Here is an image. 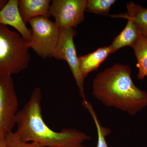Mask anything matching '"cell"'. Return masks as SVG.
<instances>
[{
	"instance_id": "14",
	"label": "cell",
	"mask_w": 147,
	"mask_h": 147,
	"mask_svg": "<svg viewBox=\"0 0 147 147\" xmlns=\"http://www.w3.org/2000/svg\"><path fill=\"white\" fill-rule=\"evenodd\" d=\"M82 105L90 114L96 127L98 135L97 144L96 147H108L105 138L111 133V130L100 124L96 113L90 102L87 100H83Z\"/></svg>"
},
{
	"instance_id": "16",
	"label": "cell",
	"mask_w": 147,
	"mask_h": 147,
	"mask_svg": "<svg viewBox=\"0 0 147 147\" xmlns=\"http://www.w3.org/2000/svg\"><path fill=\"white\" fill-rule=\"evenodd\" d=\"M5 147H42L38 143L25 142L20 139L16 132H11L5 136Z\"/></svg>"
},
{
	"instance_id": "10",
	"label": "cell",
	"mask_w": 147,
	"mask_h": 147,
	"mask_svg": "<svg viewBox=\"0 0 147 147\" xmlns=\"http://www.w3.org/2000/svg\"><path fill=\"white\" fill-rule=\"evenodd\" d=\"M111 54L110 47H100L94 52L79 57V67L83 78L85 79L88 74L97 70L99 66Z\"/></svg>"
},
{
	"instance_id": "2",
	"label": "cell",
	"mask_w": 147,
	"mask_h": 147,
	"mask_svg": "<svg viewBox=\"0 0 147 147\" xmlns=\"http://www.w3.org/2000/svg\"><path fill=\"white\" fill-rule=\"evenodd\" d=\"M42 94L35 88L28 102L16 115V134L25 142H35L42 147H86L90 140L86 133L75 129L65 128L60 132L53 131L45 123L41 113Z\"/></svg>"
},
{
	"instance_id": "1",
	"label": "cell",
	"mask_w": 147,
	"mask_h": 147,
	"mask_svg": "<svg viewBox=\"0 0 147 147\" xmlns=\"http://www.w3.org/2000/svg\"><path fill=\"white\" fill-rule=\"evenodd\" d=\"M131 67L117 63L98 74L94 79L92 94L103 105L136 115L147 107V92L135 86Z\"/></svg>"
},
{
	"instance_id": "4",
	"label": "cell",
	"mask_w": 147,
	"mask_h": 147,
	"mask_svg": "<svg viewBox=\"0 0 147 147\" xmlns=\"http://www.w3.org/2000/svg\"><path fill=\"white\" fill-rule=\"evenodd\" d=\"M28 23L32 28L30 48L41 58L51 57L57 43L60 29L55 22L47 17H36L29 20Z\"/></svg>"
},
{
	"instance_id": "18",
	"label": "cell",
	"mask_w": 147,
	"mask_h": 147,
	"mask_svg": "<svg viewBox=\"0 0 147 147\" xmlns=\"http://www.w3.org/2000/svg\"><path fill=\"white\" fill-rule=\"evenodd\" d=\"M7 2V0H0V10L4 6Z\"/></svg>"
},
{
	"instance_id": "7",
	"label": "cell",
	"mask_w": 147,
	"mask_h": 147,
	"mask_svg": "<svg viewBox=\"0 0 147 147\" xmlns=\"http://www.w3.org/2000/svg\"><path fill=\"white\" fill-rule=\"evenodd\" d=\"M86 0H53L49 9L50 16L55 19L59 29L76 28L83 22Z\"/></svg>"
},
{
	"instance_id": "3",
	"label": "cell",
	"mask_w": 147,
	"mask_h": 147,
	"mask_svg": "<svg viewBox=\"0 0 147 147\" xmlns=\"http://www.w3.org/2000/svg\"><path fill=\"white\" fill-rule=\"evenodd\" d=\"M30 48L18 33L0 24V75L11 76L26 69L30 59Z\"/></svg>"
},
{
	"instance_id": "12",
	"label": "cell",
	"mask_w": 147,
	"mask_h": 147,
	"mask_svg": "<svg viewBox=\"0 0 147 147\" xmlns=\"http://www.w3.org/2000/svg\"><path fill=\"white\" fill-rule=\"evenodd\" d=\"M139 33L134 22L131 19H127L125 28L114 38L112 44L109 46L111 54L115 53L124 47H131L137 40Z\"/></svg>"
},
{
	"instance_id": "5",
	"label": "cell",
	"mask_w": 147,
	"mask_h": 147,
	"mask_svg": "<svg viewBox=\"0 0 147 147\" xmlns=\"http://www.w3.org/2000/svg\"><path fill=\"white\" fill-rule=\"evenodd\" d=\"M76 32L72 28L60 29V35L56 47L51 57L67 62L79 88L83 100H86L84 92L83 78L79 67V57L77 56L74 38Z\"/></svg>"
},
{
	"instance_id": "11",
	"label": "cell",
	"mask_w": 147,
	"mask_h": 147,
	"mask_svg": "<svg viewBox=\"0 0 147 147\" xmlns=\"http://www.w3.org/2000/svg\"><path fill=\"white\" fill-rule=\"evenodd\" d=\"M127 9L126 13L113 16L131 19L136 25L139 33L147 38V8L130 2L127 4Z\"/></svg>"
},
{
	"instance_id": "9",
	"label": "cell",
	"mask_w": 147,
	"mask_h": 147,
	"mask_svg": "<svg viewBox=\"0 0 147 147\" xmlns=\"http://www.w3.org/2000/svg\"><path fill=\"white\" fill-rule=\"evenodd\" d=\"M50 0H18L19 11L24 22L36 17L42 16L49 18Z\"/></svg>"
},
{
	"instance_id": "15",
	"label": "cell",
	"mask_w": 147,
	"mask_h": 147,
	"mask_svg": "<svg viewBox=\"0 0 147 147\" xmlns=\"http://www.w3.org/2000/svg\"><path fill=\"white\" fill-rule=\"evenodd\" d=\"M116 1L115 0H88L86 10L92 13L107 14Z\"/></svg>"
},
{
	"instance_id": "6",
	"label": "cell",
	"mask_w": 147,
	"mask_h": 147,
	"mask_svg": "<svg viewBox=\"0 0 147 147\" xmlns=\"http://www.w3.org/2000/svg\"><path fill=\"white\" fill-rule=\"evenodd\" d=\"M18 105L12 77L0 75V138L12 132L16 124Z\"/></svg>"
},
{
	"instance_id": "8",
	"label": "cell",
	"mask_w": 147,
	"mask_h": 147,
	"mask_svg": "<svg viewBox=\"0 0 147 147\" xmlns=\"http://www.w3.org/2000/svg\"><path fill=\"white\" fill-rule=\"evenodd\" d=\"M0 24L16 29L29 43L32 39V31L28 28L19 11L18 0H9L0 10Z\"/></svg>"
},
{
	"instance_id": "13",
	"label": "cell",
	"mask_w": 147,
	"mask_h": 147,
	"mask_svg": "<svg viewBox=\"0 0 147 147\" xmlns=\"http://www.w3.org/2000/svg\"><path fill=\"white\" fill-rule=\"evenodd\" d=\"M137 59L138 77L142 80L147 76V38L139 33V36L131 46Z\"/></svg>"
},
{
	"instance_id": "17",
	"label": "cell",
	"mask_w": 147,
	"mask_h": 147,
	"mask_svg": "<svg viewBox=\"0 0 147 147\" xmlns=\"http://www.w3.org/2000/svg\"><path fill=\"white\" fill-rule=\"evenodd\" d=\"M0 147H5V137L0 138Z\"/></svg>"
}]
</instances>
